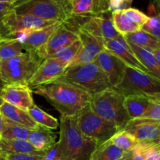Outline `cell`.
I'll return each instance as SVG.
<instances>
[{
    "label": "cell",
    "instance_id": "4fadbf2b",
    "mask_svg": "<svg viewBox=\"0 0 160 160\" xmlns=\"http://www.w3.org/2000/svg\"><path fill=\"white\" fill-rule=\"evenodd\" d=\"M103 45H104L105 49L119 58L122 62L126 64V66L139 70V71L151 74L149 71L137 59L123 35L120 34L118 37L114 39L103 41Z\"/></svg>",
    "mask_w": 160,
    "mask_h": 160
},
{
    "label": "cell",
    "instance_id": "7a4b0ae2",
    "mask_svg": "<svg viewBox=\"0 0 160 160\" xmlns=\"http://www.w3.org/2000/svg\"><path fill=\"white\" fill-rule=\"evenodd\" d=\"M61 159L89 160L98 147L94 139L85 137L78 128L74 117H60L59 140L57 142Z\"/></svg>",
    "mask_w": 160,
    "mask_h": 160
},
{
    "label": "cell",
    "instance_id": "bcb514c9",
    "mask_svg": "<svg viewBox=\"0 0 160 160\" xmlns=\"http://www.w3.org/2000/svg\"><path fill=\"white\" fill-rule=\"evenodd\" d=\"M155 4L156 6V9H157L158 12H160V0H154Z\"/></svg>",
    "mask_w": 160,
    "mask_h": 160
},
{
    "label": "cell",
    "instance_id": "f546056e",
    "mask_svg": "<svg viewBox=\"0 0 160 160\" xmlns=\"http://www.w3.org/2000/svg\"><path fill=\"white\" fill-rule=\"evenodd\" d=\"M109 141L125 152L133 151L138 144V139L131 133L125 130L119 131L116 133Z\"/></svg>",
    "mask_w": 160,
    "mask_h": 160
},
{
    "label": "cell",
    "instance_id": "d590c367",
    "mask_svg": "<svg viewBox=\"0 0 160 160\" xmlns=\"http://www.w3.org/2000/svg\"><path fill=\"white\" fill-rule=\"evenodd\" d=\"M6 160H42L43 156H35L31 154H0Z\"/></svg>",
    "mask_w": 160,
    "mask_h": 160
},
{
    "label": "cell",
    "instance_id": "4316f807",
    "mask_svg": "<svg viewBox=\"0 0 160 160\" xmlns=\"http://www.w3.org/2000/svg\"><path fill=\"white\" fill-rule=\"evenodd\" d=\"M24 52L23 44L15 38H3L0 42V59L9 60Z\"/></svg>",
    "mask_w": 160,
    "mask_h": 160
},
{
    "label": "cell",
    "instance_id": "3957f363",
    "mask_svg": "<svg viewBox=\"0 0 160 160\" xmlns=\"http://www.w3.org/2000/svg\"><path fill=\"white\" fill-rule=\"evenodd\" d=\"M56 81L76 86L92 95L113 88L106 75L95 61L67 67L64 73Z\"/></svg>",
    "mask_w": 160,
    "mask_h": 160
},
{
    "label": "cell",
    "instance_id": "6da1fadb",
    "mask_svg": "<svg viewBox=\"0 0 160 160\" xmlns=\"http://www.w3.org/2000/svg\"><path fill=\"white\" fill-rule=\"evenodd\" d=\"M45 98L62 117H74L90 105L92 95L68 83L53 81L34 89Z\"/></svg>",
    "mask_w": 160,
    "mask_h": 160
},
{
    "label": "cell",
    "instance_id": "8fae6325",
    "mask_svg": "<svg viewBox=\"0 0 160 160\" xmlns=\"http://www.w3.org/2000/svg\"><path fill=\"white\" fill-rule=\"evenodd\" d=\"M73 31L78 34L81 45L76 57L69 67L94 62L98 54L105 49L103 41L97 38L80 28H75Z\"/></svg>",
    "mask_w": 160,
    "mask_h": 160
},
{
    "label": "cell",
    "instance_id": "603a6c76",
    "mask_svg": "<svg viewBox=\"0 0 160 160\" xmlns=\"http://www.w3.org/2000/svg\"><path fill=\"white\" fill-rule=\"evenodd\" d=\"M127 42L137 59L141 62V63L149 71L151 75L160 80V67L152 52L138 46L135 44L128 40Z\"/></svg>",
    "mask_w": 160,
    "mask_h": 160
},
{
    "label": "cell",
    "instance_id": "f35d334b",
    "mask_svg": "<svg viewBox=\"0 0 160 160\" xmlns=\"http://www.w3.org/2000/svg\"><path fill=\"white\" fill-rule=\"evenodd\" d=\"M12 9H13V5L9 4V3L0 2V20Z\"/></svg>",
    "mask_w": 160,
    "mask_h": 160
},
{
    "label": "cell",
    "instance_id": "e575fe53",
    "mask_svg": "<svg viewBox=\"0 0 160 160\" xmlns=\"http://www.w3.org/2000/svg\"><path fill=\"white\" fill-rule=\"evenodd\" d=\"M123 12L124 13V15L131 21L138 24L142 28H143L144 25L149 20V17L148 16H147L146 14L142 12V11L138 10V9H134V8L130 7L128 9H123Z\"/></svg>",
    "mask_w": 160,
    "mask_h": 160
},
{
    "label": "cell",
    "instance_id": "52a82bcc",
    "mask_svg": "<svg viewBox=\"0 0 160 160\" xmlns=\"http://www.w3.org/2000/svg\"><path fill=\"white\" fill-rule=\"evenodd\" d=\"M77 125L85 137L94 139L98 146L110 140L119 131L117 126L93 112L90 105L74 117Z\"/></svg>",
    "mask_w": 160,
    "mask_h": 160
},
{
    "label": "cell",
    "instance_id": "277c9868",
    "mask_svg": "<svg viewBox=\"0 0 160 160\" xmlns=\"http://www.w3.org/2000/svg\"><path fill=\"white\" fill-rule=\"evenodd\" d=\"M124 98V95L116 89H108L92 95L90 107L95 113L122 131L130 121Z\"/></svg>",
    "mask_w": 160,
    "mask_h": 160
},
{
    "label": "cell",
    "instance_id": "5bb4252c",
    "mask_svg": "<svg viewBox=\"0 0 160 160\" xmlns=\"http://www.w3.org/2000/svg\"><path fill=\"white\" fill-rule=\"evenodd\" d=\"M123 130L131 133L138 142L160 146V121L139 119L130 120Z\"/></svg>",
    "mask_w": 160,
    "mask_h": 160
},
{
    "label": "cell",
    "instance_id": "60d3db41",
    "mask_svg": "<svg viewBox=\"0 0 160 160\" xmlns=\"http://www.w3.org/2000/svg\"><path fill=\"white\" fill-rule=\"evenodd\" d=\"M152 53L154 54L155 57H156V61H157L158 64H159V66L160 67V49L155 50V51L152 52Z\"/></svg>",
    "mask_w": 160,
    "mask_h": 160
},
{
    "label": "cell",
    "instance_id": "5b68a950",
    "mask_svg": "<svg viewBox=\"0 0 160 160\" xmlns=\"http://www.w3.org/2000/svg\"><path fill=\"white\" fill-rule=\"evenodd\" d=\"M43 60L38 52L24 51L17 57L2 61L0 78L7 84H28Z\"/></svg>",
    "mask_w": 160,
    "mask_h": 160
},
{
    "label": "cell",
    "instance_id": "f6af8a7d",
    "mask_svg": "<svg viewBox=\"0 0 160 160\" xmlns=\"http://www.w3.org/2000/svg\"><path fill=\"white\" fill-rule=\"evenodd\" d=\"M6 84H7V83L5 82L2 78H0V92H1V91L2 90V88H4V86L6 85Z\"/></svg>",
    "mask_w": 160,
    "mask_h": 160
},
{
    "label": "cell",
    "instance_id": "c3c4849f",
    "mask_svg": "<svg viewBox=\"0 0 160 160\" xmlns=\"http://www.w3.org/2000/svg\"><path fill=\"white\" fill-rule=\"evenodd\" d=\"M26 1H28V0H18V1L17 2V3H16V4L14 5V6H17V5L20 4V3H23V2H26Z\"/></svg>",
    "mask_w": 160,
    "mask_h": 160
},
{
    "label": "cell",
    "instance_id": "e0dca14e",
    "mask_svg": "<svg viewBox=\"0 0 160 160\" xmlns=\"http://www.w3.org/2000/svg\"><path fill=\"white\" fill-rule=\"evenodd\" d=\"M78 39L79 38L78 34L65 23H62L56 28L47 43L41 48L38 52L45 59L55 51L70 45Z\"/></svg>",
    "mask_w": 160,
    "mask_h": 160
},
{
    "label": "cell",
    "instance_id": "ac0fdd59",
    "mask_svg": "<svg viewBox=\"0 0 160 160\" xmlns=\"http://www.w3.org/2000/svg\"><path fill=\"white\" fill-rule=\"evenodd\" d=\"M0 113L4 119L30 130L34 129L38 126L27 111L9 104L2 98H0Z\"/></svg>",
    "mask_w": 160,
    "mask_h": 160
},
{
    "label": "cell",
    "instance_id": "f1b7e54d",
    "mask_svg": "<svg viewBox=\"0 0 160 160\" xmlns=\"http://www.w3.org/2000/svg\"><path fill=\"white\" fill-rule=\"evenodd\" d=\"M31 131V130L21 125L17 124L4 119V127L2 134V138L27 141Z\"/></svg>",
    "mask_w": 160,
    "mask_h": 160
},
{
    "label": "cell",
    "instance_id": "db71d44e",
    "mask_svg": "<svg viewBox=\"0 0 160 160\" xmlns=\"http://www.w3.org/2000/svg\"><path fill=\"white\" fill-rule=\"evenodd\" d=\"M0 159H1V156H0Z\"/></svg>",
    "mask_w": 160,
    "mask_h": 160
},
{
    "label": "cell",
    "instance_id": "8d00e7d4",
    "mask_svg": "<svg viewBox=\"0 0 160 160\" xmlns=\"http://www.w3.org/2000/svg\"><path fill=\"white\" fill-rule=\"evenodd\" d=\"M42 160H61L59 149H58L57 142L45 152Z\"/></svg>",
    "mask_w": 160,
    "mask_h": 160
},
{
    "label": "cell",
    "instance_id": "7bdbcfd3",
    "mask_svg": "<svg viewBox=\"0 0 160 160\" xmlns=\"http://www.w3.org/2000/svg\"><path fill=\"white\" fill-rule=\"evenodd\" d=\"M121 160H134V157H133V152L132 151L128 152L126 155H125L124 157Z\"/></svg>",
    "mask_w": 160,
    "mask_h": 160
},
{
    "label": "cell",
    "instance_id": "484cf974",
    "mask_svg": "<svg viewBox=\"0 0 160 160\" xmlns=\"http://www.w3.org/2000/svg\"><path fill=\"white\" fill-rule=\"evenodd\" d=\"M112 20L117 32L121 35L137 32L142 29L136 23H133L123 13V10H117L112 12Z\"/></svg>",
    "mask_w": 160,
    "mask_h": 160
},
{
    "label": "cell",
    "instance_id": "d6986e66",
    "mask_svg": "<svg viewBox=\"0 0 160 160\" xmlns=\"http://www.w3.org/2000/svg\"><path fill=\"white\" fill-rule=\"evenodd\" d=\"M61 22H56L53 24L44 28L31 31L23 42V46L24 51L38 52L44 46L50 38L56 28L61 24Z\"/></svg>",
    "mask_w": 160,
    "mask_h": 160
},
{
    "label": "cell",
    "instance_id": "d4e9b609",
    "mask_svg": "<svg viewBox=\"0 0 160 160\" xmlns=\"http://www.w3.org/2000/svg\"><path fill=\"white\" fill-rule=\"evenodd\" d=\"M125 39L136 45L153 52L160 49V40L144 30L124 35Z\"/></svg>",
    "mask_w": 160,
    "mask_h": 160
},
{
    "label": "cell",
    "instance_id": "cb8c5ba5",
    "mask_svg": "<svg viewBox=\"0 0 160 160\" xmlns=\"http://www.w3.org/2000/svg\"><path fill=\"white\" fill-rule=\"evenodd\" d=\"M127 153L109 140L95 148L89 160H121Z\"/></svg>",
    "mask_w": 160,
    "mask_h": 160
},
{
    "label": "cell",
    "instance_id": "b9f144b4",
    "mask_svg": "<svg viewBox=\"0 0 160 160\" xmlns=\"http://www.w3.org/2000/svg\"><path fill=\"white\" fill-rule=\"evenodd\" d=\"M3 127H4V118L0 113V139L2 138V134Z\"/></svg>",
    "mask_w": 160,
    "mask_h": 160
},
{
    "label": "cell",
    "instance_id": "4dcf8cb0",
    "mask_svg": "<svg viewBox=\"0 0 160 160\" xmlns=\"http://www.w3.org/2000/svg\"><path fill=\"white\" fill-rule=\"evenodd\" d=\"M81 43L78 39L70 45L55 51L52 54H51L47 58H55V59H59V60L68 64L69 67V65L76 57L77 54L81 48Z\"/></svg>",
    "mask_w": 160,
    "mask_h": 160
},
{
    "label": "cell",
    "instance_id": "7dc6e473",
    "mask_svg": "<svg viewBox=\"0 0 160 160\" xmlns=\"http://www.w3.org/2000/svg\"><path fill=\"white\" fill-rule=\"evenodd\" d=\"M123 1L125 2V3H126L127 6H128V8L131 7V4H132V2H133V0H123Z\"/></svg>",
    "mask_w": 160,
    "mask_h": 160
},
{
    "label": "cell",
    "instance_id": "d6a6232c",
    "mask_svg": "<svg viewBox=\"0 0 160 160\" xmlns=\"http://www.w3.org/2000/svg\"><path fill=\"white\" fill-rule=\"evenodd\" d=\"M134 150L141 153L146 160H160V146L157 145L138 142Z\"/></svg>",
    "mask_w": 160,
    "mask_h": 160
},
{
    "label": "cell",
    "instance_id": "2e32d148",
    "mask_svg": "<svg viewBox=\"0 0 160 160\" xmlns=\"http://www.w3.org/2000/svg\"><path fill=\"white\" fill-rule=\"evenodd\" d=\"M95 62L106 75L113 88L122 81L127 66L113 54L103 49Z\"/></svg>",
    "mask_w": 160,
    "mask_h": 160
},
{
    "label": "cell",
    "instance_id": "7c38bea8",
    "mask_svg": "<svg viewBox=\"0 0 160 160\" xmlns=\"http://www.w3.org/2000/svg\"><path fill=\"white\" fill-rule=\"evenodd\" d=\"M68 67V64L55 58H46L28 81L30 88L35 89L39 86L57 80Z\"/></svg>",
    "mask_w": 160,
    "mask_h": 160
},
{
    "label": "cell",
    "instance_id": "44dd1931",
    "mask_svg": "<svg viewBox=\"0 0 160 160\" xmlns=\"http://www.w3.org/2000/svg\"><path fill=\"white\" fill-rule=\"evenodd\" d=\"M45 152L38 151L28 141L0 139V154H31L44 156Z\"/></svg>",
    "mask_w": 160,
    "mask_h": 160
},
{
    "label": "cell",
    "instance_id": "ee69618b",
    "mask_svg": "<svg viewBox=\"0 0 160 160\" xmlns=\"http://www.w3.org/2000/svg\"><path fill=\"white\" fill-rule=\"evenodd\" d=\"M18 0H0V2H2V3H9V4H12V5H15L17 3V2Z\"/></svg>",
    "mask_w": 160,
    "mask_h": 160
},
{
    "label": "cell",
    "instance_id": "8992f818",
    "mask_svg": "<svg viewBox=\"0 0 160 160\" xmlns=\"http://www.w3.org/2000/svg\"><path fill=\"white\" fill-rule=\"evenodd\" d=\"M18 14L65 23L71 18L69 0H28L13 6Z\"/></svg>",
    "mask_w": 160,
    "mask_h": 160
},
{
    "label": "cell",
    "instance_id": "ba28073f",
    "mask_svg": "<svg viewBox=\"0 0 160 160\" xmlns=\"http://www.w3.org/2000/svg\"><path fill=\"white\" fill-rule=\"evenodd\" d=\"M114 89L124 96L130 95L153 96L160 94V80L149 73L127 66L123 79Z\"/></svg>",
    "mask_w": 160,
    "mask_h": 160
},
{
    "label": "cell",
    "instance_id": "7402d4cb",
    "mask_svg": "<svg viewBox=\"0 0 160 160\" xmlns=\"http://www.w3.org/2000/svg\"><path fill=\"white\" fill-rule=\"evenodd\" d=\"M151 102V96L130 95L125 96L124 106L130 120L139 119L144 115Z\"/></svg>",
    "mask_w": 160,
    "mask_h": 160
},
{
    "label": "cell",
    "instance_id": "9c48e42d",
    "mask_svg": "<svg viewBox=\"0 0 160 160\" xmlns=\"http://www.w3.org/2000/svg\"><path fill=\"white\" fill-rule=\"evenodd\" d=\"M58 21L44 20L31 15L18 14L13 9L0 20V34L4 38H10L22 31H35L53 24Z\"/></svg>",
    "mask_w": 160,
    "mask_h": 160
},
{
    "label": "cell",
    "instance_id": "f5cc1de1",
    "mask_svg": "<svg viewBox=\"0 0 160 160\" xmlns=\"http://www.w3.org/2000/svg\"><path fill=\"white\" fill-rule=\"evenodd\" d=\"M61 160H70V159H61Z\"/></svg>",
    "mask_w": 160,
    "mask_h": 160
},
{
    "label": "cell",
    "instance_id": "ab89813d",
    "mask_svg": "<svg viewBox=\"0 0 160 160\" xmlns=\"http://www.w3.org/2000/svg\"><path fill=\"white\" fill-rule=\"evenodd\" d=\"M133 157H134V160H146L144 158V156H142L141 153H139L138 152L136 151V150H133Z\"/></svg>",
    "mask_w": 160,
    "mask_h": 160
},
{
    "label": "cell",
    "instance_id": "f907efd6",
    "mask_svg": "<svg viewBox=\"0 0 160 160\" xmlns=\"http://www.w3.org/2000/svg\"><path fill=\"white\" fill-rule=\"evenodd\" d=\"M1 63H2V60L1 59H0V67H1Z\"/></svg>",
    "mask_w": 160,
    "mask_h": 160
},
{
    "label": "cell",
    "instance_id": "681fc988",
    "mask_svg": "<svg viewBox=\"0 0 160 160\" xmlns=\"http://www.w3.org/2000/svg\"><path fill=\"white\" fill-rule=\"evenodd\" d=\"M3 38H3V37H2V35H1V34H0V42H2V39H3Z\"/></svg>",
    "mask_w": 160,
    "mask_h": 160
},
{
    "label": "cell",
    "instance_id": "9a60e30c",
    "mask_svg": "<svg viewBox=\"0 0 160 160\" xmlns=\"http://www.w3.org/2000/svg\"><path fill=\"white\" fill-rule=\"evenodd\" d=\"M0 98L27 112L34 105L32 89L28 84H6L0 92Z\"/></svg>",
    "mask_w": 160,
    "mask_h": 160
},
{
    "label": "cell",
    "instance_id": "836d02e7",
    "mask_svg": "<svg viewBox=\"0 0 160 160\" xmlns=\"http://www.w3.org/2000/svg\"><path fill=\"white\" fill-rule=\"evenodd\" d=\"M139 120L160 121V94L151 96L149 106Z\"/></svg>",
    "mask_w": 160,
    "mask_h": 160
},
{
    "label": "cell",
    "instance_id": "74e56055",
    "mask_svg": "<svg viewBox=\"0 0 160 160\" xmlns=\"http://www.w3.org/2000/svg\"><path fill=\"white\" fill-rule=\"evenodd\" d=\"M126 9H128V6L123 0H109V11L110 12Z\"/></svg>",
    "mask_w": 160,
    "mask_h": 160
},
{
    "label": "cell",
    "instance_id": "83f0119b",
    "mask_svg": "<svg viewBox=\"0 0 160 160\" xmlns=\"http://www.w3.org/2000/svg\"><path fill=\"white\" fill-rule=\"evenodd\" d=\"M28 112L37 124L45 127L51 130H56L59 126V122L55 117L47 113L36 105H33L28 109Z\"/></svg>",
    "mask_w": 160,
    "mask_h": 160
},
{
    "label": "cell",
    "instance_id": "ffe728a7",
    "mask_svg": "<svg viewBox=\"0 0 160 160\" xmlns=\"http://www.w3.org/2000/svg\"><path fill=\"white\" fill-rule=\"evenodd\" d=\"M56 134L51 129L38 124L31 130L28 138V142L38 151L46 152L56 143Z\"/></svg>",
    "mask_w": 160,
    "mask_h": 160
},
{
    "label": "cell",
    "instance_id": "816d5d0a",
    "mask_svg": "<svg viewBox=\"0 0 160 160\" xmlns=\"http://www.w3.org/2000/svg\"><path fill=\"white\" fill-rule=\"evenodd\" d=\"M0 160H6V159H2V157H1V159H0Z\"/></svg>",
    "mask_w": 160,
    "mask_h": 160
},
{
    "label": "cell",
    "instance_id": "1f68e13d",
    "mask_svg": "<svg viewBox=\"0 0 160 160\" xmlns=\"http://www.w3.org/2000/svg\"><path fill=\"white\" fill-rule=\"evenodd\" d=\"M71 17L93 15L95 0H69Z\"/></svg>",
    "mask_w": 160,
    "mask_h": 160
},
{
    "label": "cell",
    "instance_id": "30bf717a",
    "mask_svg": "<svg viewBox=\"0 0 160 160\" xmlns=\"http://www.w3.org/2000/svg\"><path fill=\"white\" fill-rule=\"evenodd\" d=\"M72 17L77 20V28H81L100 40H111L120 35L114 28L112 20V12H110L98 15L81 16L79 17L81 19Z\"/></svg>",
    "mask_w": 160,
    "mask_h": 160
}]
</instances>
